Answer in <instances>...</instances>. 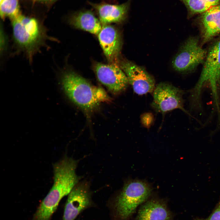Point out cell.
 <instances>
[{
	"instance_id": "6da1fadb",
	"label": "cell",
	"mask_w": 220,
	"mask_h": 220,
	"mask_svg": "<svg viewBox=\"0 0 220 220\" xmlns=\"http://www.w3.org/2000/svg\"><path fill=\"white\" fill-rule=\"evenodd\" d=\"M77 163V161L65 157L53 164V185L40 204L33 220H49L61 199L78 184L80 178L75 172Z\"/></svg>"
},
{
	"instance_id": "7a4b0ae2",
	"label": "cell",
	"mask_w": 220,
	"mask_h": 220,
	"mask_svg": "<svg viewBox=\"0 0 220 220\" xmlns=\"http://www.w3.org/2000/svg\"><path fill=\"white\" fill-rule=\"evenodd\" d=\"M12 38L16 53H22L30 64L48 41L57 39L49 36L47 30L36 19L19 15L12 20Z\"/></svg>"
},
{
	"instance_id": "3957f363",
	"label": "cell",
	"mask_w": 220,
	"mask_h": 220,
	"mask_svg": "<svg viewBox=\"0 0 220 220\" xmlns=\"http://www.w3.org/2000/svg\"><path fill=\"white\" fill-rule=\"evenodd\" d=\"M61 82L69 98L86 112H91L101 103L109 102L112 100L104 89L93 85L73 72L64 73L61 77Z\"/></svg>"
},
{
	"instance_id": "277c9868",
	"label": "cell",
	"mask_w": 220,
	"mask_h": 220,
	"mask_svg": "<svg viewBox=\"0 0 220 220\" xmlns=\"http://www.w3.org/2000/svg\"><path fill=\"white\" fill-rule=\"evenodd\" d=\"M200 77L195 86L189 90V101L195 105L202 103L204 90H209L215 107L220 106V37L211 45Z\"/></svg>"
},
{
	"instance_id": "5b68a950",
	"label": "cell",
	"mask_w": 220,
	"mask_h": 220,
	"mask_svg": "<svg viewBox=\"0 0 220 220\" xmlns=\"http://www.w3.org/2000/svg\"><path fill=\"white\" fill-rule=\"evenodd\" d=\"M152 188L146 182L138 180L128 181L117 197L115 207L117 215L123 220L130 218L137 207L150 195Z\"/></svg>"
},
{
	"instance_id": "8992f818",
	"label": "cell",
	"mask_w": 220,
	"mask_h": 220,
	"mask_svg": "<svg viewBox=\"0 0 220 220\" xmlns=\"http://www.w3.org/2000/svg\"><path fill=\"white\" fill-rule=\"evenodd\" d=\"M153 92L152 107L163 114L172 110L180 109L192 116L184 107V91L166 82H161L155 87Z\"/></svg>"
},
{
	"instance_id": "52a82bcc",
	"label": "cell",
	"mask_w": 220,
	"mask_h": 220,
	"mask_svg": "<svg viewBox=\"0 0 220 220\" xmlns=\"http://www.w3.org/2000/svg\"><path fill=\"white\" fill-rule=\"evenodd\" d=\"M207 51L200 44L197 37L187 39L174 57L172 62L173 68L180 72H186L194 70L204 63Z\"/></svg>"
},
{
	"instance_id": "ba28073f",
	"label": "cell",
	"mask_w": 220,
	"mask_h": 220,
	"mask_svg": "<svg viewBox=\"0 0 220 220\" xmlns=\"http://www.w3.org/2000/svg\"><path fill=\"white\" fill-rule=\"evenodd\" d=\"M94 69L99 81L113 94L119 93L127 87L129 83L127 78L116 63H98Z\"/></svg>"
},
{
	"instance_id": "9c48e42d",
	"label": "cell",
	"mask_w": 220,
	"mask_h": 220,
	"mask_svg": "<svg viewBox=\"0 0 220 220\" xmlns=\"http://www.w3.org/2000/svg\"><path fill=\"white\" fill-rule=\"evenodd\" d=\"M120 67L135 93L142 95L153 91L155 80L144 68L129 61L121 62Z\"/></svg>"
},
{
	"instance_id": "30bf717a",
	"label": "cell",
	"mask_w": 220,
	"mask_h": 220,
	"mask_svg": "<svg viewBox=\"0 0 220 220\" xmlns=\"http://www.w3.org/2000/svg\"><path fill=\"white\" fill-rule=\"evenodd\" d=\"M90 203L88 185L86 183L77 184L68 195L63 220H74Z\"/></svg>"
},
{
	"instance_id": "8fae6325",
	"label": "cell",
	"mask_w": 220,
	"mask_h": 220,
	"mask_svg": "<svg viewBox=\"0 0 220 220\" xmlns=\"http://www.w3.org/2000/svg\"><path fill=\"white\" fill-rule=\"evenodd\" d=\"M198 22L203 45L220 34V4L201 14Z\"/></svg>"
},
{
	"instance_id": "7c38bea8",
	"label": "cell",
	"mask_w": 220,
	"mask_h": 220,
	"mask_svg": "<svg viewBox=\"0 0 220 220\" xmlns=\"http://www.w3.org/2000/svg\"><path fill=\"white\" fill-rule=\"evenodd\" d=\"M100 44L108 60L116 63L121 47L119 35L112 26L105 25L98 34Z\"/></svg>"
},
{
	"instance_id": "4fadbf2b",
	"label": "cell",
	"mask_w": 220,
	"mask_h": 220,
	"mask_svg": "<svg viewBox=\"0 0 220 220\" xmlns=\"http://www.w3.org/2000/svg\"><path fill=\"white\" fill-rule=\"evenodd\" d=\"M171 213L163 200L151 199L140 207L134 220H172Z\"/></svg>"
},
{
	"instance_id": "5bb4252c",
	"label": "cell",
	"mask_w": 220,
	"mask_h": 220,
	"mask_svg": "<svg viewBox=\"0 0 220 220\" xmlns=\"http://www.w3.org/2000/svg\"><path fill=\"white\" fill-rule=\"evenodd\" d=\"M128 3L121 5L102 4L95 5L100 21L105 25L111 23L119 22L124 20L129 9Z\"/></svg>"
},
{
	"instance_id": "9a60e30c",
	"label": "cell",
	"mask_w": 220,
	"mask_h": 220,
	"mask_svg": "<svg viewBox=\"0 0 220 220\" xmlns=\"http://www.w3.org/2000/svg\"><path fill=\"white\" fill-rule=\"evenodd\" d=\"M71 22L75 27L96 35H98L102 27L100 21L88 11L80 12L75 15Z\"/></svg>"
},
{
	"instance_id": "2e32d148",
	"label": "cell",
	"mask_w": 220,
	"mask_h": 220,
	"mask_svg": "<svg viewBox=\"0 0 220 220\" xmlns=\"http://www.w3.org/2000/svg\"><path fill=\"white\" fill-rule=\"evenodd\" d=\"M187 8L189 17L202 14L220 4V0H180Z\"/></svg>"
},
{
	"instance_id": "e0dca14e",
	"label": "cell",
	"mask_w": 220,
	"mask_h": 220,
	"mask_svg": "<svg viewBox=\"0 0 220 220\" xmlns=\"http://www.w3.org/2000/svg\"><path fill=\"white\" fill-rule=\"evenodd\" d=\"M20 14L18 0L0 1V15L2 19L8 17L12 20Z\"/></svg>"
},
{
	"instance_id": "ac0fdd59",
	"label": "cell",
	"mask_w": 220,
	"mask_h": 220,
	"mask_svg": "<svg viewBox=\"0 0 220 220\" xmlns=\"http://www.w3.org/2000/svg\"><path fill=\"white\" fill-rule=\"evenodd\" d=\"M8 38L3 27L0 28V51L1 57H3L7 52L8 47Z\"/></svg>"
},
{
	"instance_id": "d6986e66",
	"label": "cell",
	"mask_w": 220,
	"mask_h": 220,
	"mask_svg": "<svg viewBox=\"0 0 220 220\" xmlns=\"http://www.w3.org/2000/svg\"><path fill=\"white\" fill-rule=\"evenodd\" d=\"M195 220H220V200L213 212L207 218H197Z\"/></svg>"
},
{
	"instance_id": "ffe728a7",
	"label": "cell",
	"mask_w": 220,
	"mask_h": 220,
	"mask_svg": "<svg viewBox=\"0 0 220 220\" xmlns=\"http://www.w3.org/2000/svg\"><path fill=\"white\" fill-rule=\"evenodd\" d=\"M34 1L39 2H47L52 1L53 0H34Z\"/></svg>"
}]
</instances>
